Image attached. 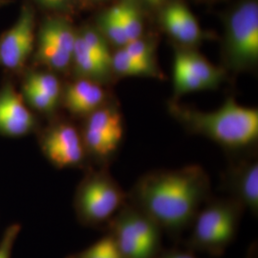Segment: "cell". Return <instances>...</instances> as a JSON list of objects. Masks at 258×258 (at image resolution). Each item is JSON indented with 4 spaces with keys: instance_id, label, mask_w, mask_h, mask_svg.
I'll use <instances>...</instances> for the list:
<instances>
[{
    "instance_id": "cell-6",
    "label": "cell",
    "mask_w": 258,
    "mask_h": 258,
    "mask_svg": "<svg viewBox=\"0 0 258 258\" xmlns=\"http://www.w3.org/2000/svg\"><path fill=\"white\" fill-rule=\"evenodd\" d=\"M224 53L229 67L243 71L258 61V3L242 0L226 20Z\"/></svg>"
},
{
    "instance_id": "cell-17",
    "label": "cell",
    "mask_w": 258,
    "mask_h": 258,
    "mask_svg": "<svg viewBox=\"0 0 258 258\" xmlns=\"http://www.w3.org/2000/svg\"><path fill=\"white\" fill-rule=\"evenodd\" d=\"M116 7L128 42L143 37L144 20L136 2L121 0Z\"/></svg>"
},
{
    "instance_id": "cell-13",
    "label": "cell",
    "mask_w": 258,
    "mask_h": 258,
    "mask_svg": "<svg viewBox=\"0 0 258 258\" xmlns=\"http://www.w3.org/2000/svg\"><path fill=\"white\" fill-rule=\"evenodd\" d=\"M34 119L21 97L11 86L0 92V132L13 137L27 134Z\"/></svg>"
},
{
    "instance_id": "cell-30",
    "label": "cell",
    "mask_w": 258,
    "mask_h": 258,
    "mask_svg": "<svg viewBox=\"0 0 258 258\" xmlns=\"http://www.w3.org/2000/svg\"><path fill=\"white\" fill-rule=\"evenodd\" d=\"M67 258H74V257H73V256H72V255H70V256H69V257H67Z\"/></svg>"
},
{
    "instance_id": "cell-19",
    "label": "cell",
    "mask_w": 258,
    "mask_h": 258,
    "mask_svg": "<svg viewBox=\"0 0 258 258\" xmlns=\"http://www.w3.org/2000/svg\"><path fill=\"white\" fill-rule=\"evenodd\" d=\"M74 258H122L114 239L105 233L102 238L94 242L80 252L72 254Z\"/></svg>"
},
{
    "instance_id": "cell-23",
    "label": "cell",
    "mask_w": 258,
    "mask_h": 258,
    "mask_svg": "<svg viewBox=\"0 0 258 258\" xmlns=\"http://www.w3.org/2000/svg\"><path fill=\"white\" fill-rule=\"evenodd\" d=\"M25 84L36 88L38 91L46 94L47 96L51 97L57 102L59 97L60 86L57 79L55 76L44 73H37L32 74L28 78Z\"/></svg>"
},
{
    "instance_id": "cell-21",
    "label": "cell",
    "mask_w": 258,
    "mask_h": 258,
    "mask_svg": "<svg viewBox=\"0 0 258 258\" xmlns=\"http://www.w3.org/2000/svg\"><path fill=\"white\" fill-rule=\"evenodd\" d=\"M79 37L83 39L85 45L88 47L95 55L102 61L111 66V54L108 41L103 37L99 29L85 28L79 34Z\"/></svg>"
},
{
    "instance_id": "cell-20",
    "label": "cell",
    "mask_w": 258,
    "mask_h": 258,
    "mask_svg": "<svg viewBox=\"0 0 258 258\" xmlns=\"http://www.w3.org/2000/svg\"><path fill=\"white\" fill-rule=\"evenodd\" d=\"M38 58L54 69L63 70L70 64L72 60V55L66 53L63 50L53 45L46 40L39 39Z\"/></svg>"
},
{
    "instance_id": "cell-25",
    "label": "cell",
    "mask_w": 258,
    "mask_h": 258,
    "mask_svg": "<svg viewBox=\"0 0 258 258\" xmlns=\"http://www.w3.org/2000/svg\"><path fill=\"white\" fill-rule=\"evenodd\" d=\"M20 230V225L16 223L5 230L0 240V258H12L14 246L19 237Z\"/></svg>"
},
{
    "instance_id": "cell-26",
    "label": "cell",
    "mask_w": 258,
    "mask_h": 258,
    "mask_svg": "<svg viewBox=\"0 0 258 258\" xmlns=\"http://www.w3.org/2000/svg\"><path fill=\"white\" fill-rule=\"evenodd\" d=\"M158 258H200L196 252L190 249H179V248H172V249H163L161 254Z\"/></svg>"
},
{
    "instance_id": "cell-12",
    "label": "cell",
    "mask_w": 258,
    "mask_h": 258,
    "mask_svg": "<svg viewBox=\"0 0 258 258\" xmlns=\"http://www.w3.org/2000/svg\"><path fill=\"white\" fill-rule=\"evenodd\" d=\"M162 8V25L177 42L190 48L203 40L202 28L192 12L183 2L175 0Z\"/></svg>"
},
{
    "instance_id": "cell-2",
    "label": "cell",
    "mask_w": 258,
    "mask_h": 258,
    "mask_svg": "<svg viewBox=\"0 0 258 258\" xmlns=\"http://www.w3.org/2000/svg\"><path fill=\"white\" fill-rule=\"evenodd\" d=\"M169 110L191 132L206 136L230 150L251 148L258 140V110L228 99L214 111L170 104Z\"/></svg>"
},
{
    "instance_id": "cell-27",
    "label": "cell",
    "mask_w": 258,
    "mask_h": 258,
    "mask_svg": "<svg viewBox=\"0 0 258 258\" xmlns=\"http://www.w3.org/2000/svg\"><path fill=\"white\" fill-rule=\"evenodd\" d=\"M37 1L43 6L51 9H61L67 3V0H37Z\"/></svg>"
},
{
    "instance_id": "cell-15",
    "label": "cell",
    "mask_w": 258,
    "mask_h": 258,
    "mask_svg": "<svg viewBox=\"0 0 258 258\" xmlns=\"http://www.w3.org/2000/svg\"><path fill=\"white\" fill-rule=\"evenodd\" d=\"M76 38L77 34L73 29L61 19L47 20L39 34V39L46 40L70 55L73 54Z\"/></svg>"
},
{
    "instance_id": "cell-14",
    "label": "cell",
    "mask_w": 258,
    "mask_h": 258,
    "mask_svg": "<svg viewBox=\"0 0 258 258\" xmlns=\"http://www.w3.org/2000/svg\"><path fill=\"white\" fill-rule=\"evenodd\" d=\"M72 59L79 73L90 81H102L108 78L112 72L110 65L95 55L79 35H77L76 38Z\"/></svg>"
},
{
    "instance_id": "cell-22",
    "label": "cell",
    "mask_w": 258,
    "mask_h": 258,
    "mask_svg": "<svg viewBox=\"0 0 258 258\" xmlns=\"http://www.w3.org/2000/svg\"><path fill=\"white\" fill-rule=\"evenodd\" d=\"M121 48H123L129 55L138 60L139 62L158 70L155 63V47L152 41L144 39L142 37L129 41L126 45Z\"/></svg>"
},
{
    "instance_id": "cell-11",
    "label": "cell",
    "mask_w": 258,
    "mask_h": 258,
    "mask_svg": "<svg viewBox=\"0 0 258 258\" xmlns=\"http://www.w3.org/2000/svg\"><path fill=\"white\" fill-rule=\"evenodd\" d=\"M224 182L230 197L237 201L246 212L257 217V161L245 160L232 166L226 174Z\"/></svg>"
},
{
    "instance_id": "cell-9",
    "label": "cell",
    "mask_w": 258,
    "mask_h": 258,
    "mask_svg": "<svg viewBox=\"0 0 258 258\" xmlns=\"http://www.w3.org/2000/svg\"><path fill=\"white\" fill-rule=\"evenodd\" d=\"M41 148L49 162L58 168L83 165L87 153L83 137L70 124L50 129L41 140Z\"/></svg>"
},
{
    "instance_id": "cell-24",
    "label": "cell",
    "mask_w": 258,
    "mask_h": 258,
    "mask_svg": "<svg viewBox=\"0 0 258 258\" xmlns=\"http://www.w3.org/2000/svg\"><path fill=\"white\" fill-rule=\"evenodd\" d=\"M24 92L30 103L39 110H52L57 102L51 97L47 96L46 94L40 92L27 84L24 85Z\"/></svg>"
},
{
    "instance_id": "cell-3",
    "label": "cell",
    "mask_w": 258,
    "mask_h": 258,
    "mask_svg": "<svg viewBox=\"0 0 258 258\" xmlns=\"http://www.w3.org/2000/svg\"><path fill=\"white\" fill-rule=\"evenodd\" d=\"M245 212L244 208L230 196H211L196 214L184 248L220 257L236 239Z\"/></svg>"
},
{
    "instance_id": "cell-5",
    "label": "cell",
    "mask_w": 258,
    "mask_h": 258,
    "mask_svg": "<svg viewBox=\"0 0 258 258\" xmlns=\"http://www.w3.org/2000/svg\"><path fill=\"white\" fill-rule=\"evenodd\" d=\"M122 258H158L163 251L162 229L128 201L104 228Z\"/></svg>"
},
{
    "instance_id": "cell-16",
    "label": "cell",
    "mask_w": 258,
    "mask_h": 258,
    "mask_svg": "<svg viewBox=\"0 0 258 258\" xmlns=\"http://www.w3.org/2000/svg\"><path fill=\"white\" fill-rule=\"evenodd\" d=\"M111 70L121 77L159 78L161 76L159 70L139 62L138 60L129 55L123 48H120L112 54Z\"/></svg>"
},
{
    "instance_id": "cell-10",
    "label": "cell",
    "mask_w": 258,
    "mask_h": 258,
    "mask_svg": "<svg viewBox=\"0 0 258 258\" xmlns=\"http://www.w3.org/2000/svg\"><path fill=\"white\" fill-rule=\"evenodd\" d=\"M34 44V16L24 9L16 24L0 41V62L9 69H17L25 62Z\"/></svg>"
},
{
    "instance_id": "cell-1",
    "label": "cell",
    "mask_w": 258,
    "mask_h": 258,
    "mask_svg": "<svg viewBox=\"0 0 258 258\" xmlns=\"http://www.w3.org/2000/svg\"><path fill=\"white\" fill-rule=\"evenodd\" d=\"M211 196L208 173L199 165H189L142 176L127 192V201L148 215L170 238L180 241Z\"/></svg>"
},
{
    "instance_id": "cell-29",
    "label": "cell",
    "mask_w": 258,
    "mask_h": 258,
    "mask_svg": "<svg viewBox=\"0 0 258 258\" xmlns=\"http://www.w3.org/2000/svg\"><path fill=\"white\" fill-rule=\"evenodd\" d=\"M94 2H100V1H104V0H92Z\"/></svg>"
},
{
    "instance_id": "cell-28",
    "label": "cell",
    "mask_w": 258,
    "mask_h": 258,
    "mask_svg": "<svg viewBox=\"0 0 258 258\" xmlns=\"http://www.w3.org/2000/svg\"><path fill=\"white\" fill-rule=\"evenodd\" d=\"M147 6L152 9H159L162 8L166 4V0H142Z\"/></svg>"
},
{
    "instance_id": "cell-18",
    "label": "cell",
    "mask_w": 258,
    "mask_h": 258,
    "mask_svg": "<svg viewBox=\"0 0 258 258\" xmlns=\"http://www.w3.org/2000/svg\"><path fill=\"white\" fill-rule=\"evenodd\" d=\"M99 31L103 37L116 46H124L128 40L121 25L116 5L105 11L99 19Z\"/></svg>"
},
{
    "instance_id": "cell-4",
    "label": "cell",
    "mask_w": 258,
    "mask_h": 258,
    "mask_svg": "<svg viewBox=\"0 0 258 258\" xmlns=\"http://www.w3.org/2000/svg\"><path fill=\"white\" fill-rule=\"evenodd\" d=\"M126 202L127 192L107 170L102 169L83 179L75 194L73 208L81 225L104 230Z\"/></svg>"
},
{
    "instance_id": "cell-8",
    "label": "cell",
    "mask_w": 258,
    "mask_h": 258,
    "mask_svg": "<svg viewBox=\"0 0 258 258\" xmlns=\"http://www.w3.org/2000/svg\"><path fill=\"white\" fill-rule=\"evenodd\" d=\"M123 135L120 113L101 106L89 116L83 132V144L87 153L101 162H107L120 148Z\"/></svg>"
},
{
    "instance_id": "cell-7",
    "label": "cell",
    "mask_w": 258,
    "mask_h": 258,
    "mask_svg": "<svg viewBox=\"0 0 258 258\" xmlns=\"http://www.w3.org/2000/svg\"><path fill=\"white\" fill-rule=\"evenodd\" d=\"M225 71L189 47L176 48L173 87L176 96L216 88L224 81Z\"/></svg>"
}]
</instances>
